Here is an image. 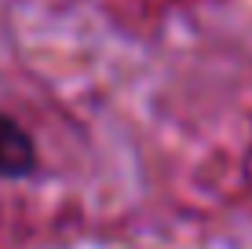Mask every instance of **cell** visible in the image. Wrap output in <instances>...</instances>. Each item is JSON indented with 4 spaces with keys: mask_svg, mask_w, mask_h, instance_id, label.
Instances as JSON below:
<instances>
[{
    "mask_svg": "<svg viewBox=\"0 0 252 249\" xmlns=\"http://www.w3.org/2000/svg\"><path fill=\"white\" fill-rule=\"evenodd\" d=\"M40 165L33 136L15 121L11 114H0V179H26Z\"/></svg>",
    "mask_w": 252,
    "mask_h": 249,
    "instance_id": "1",
    "label": "cell"
}]
</instances>
